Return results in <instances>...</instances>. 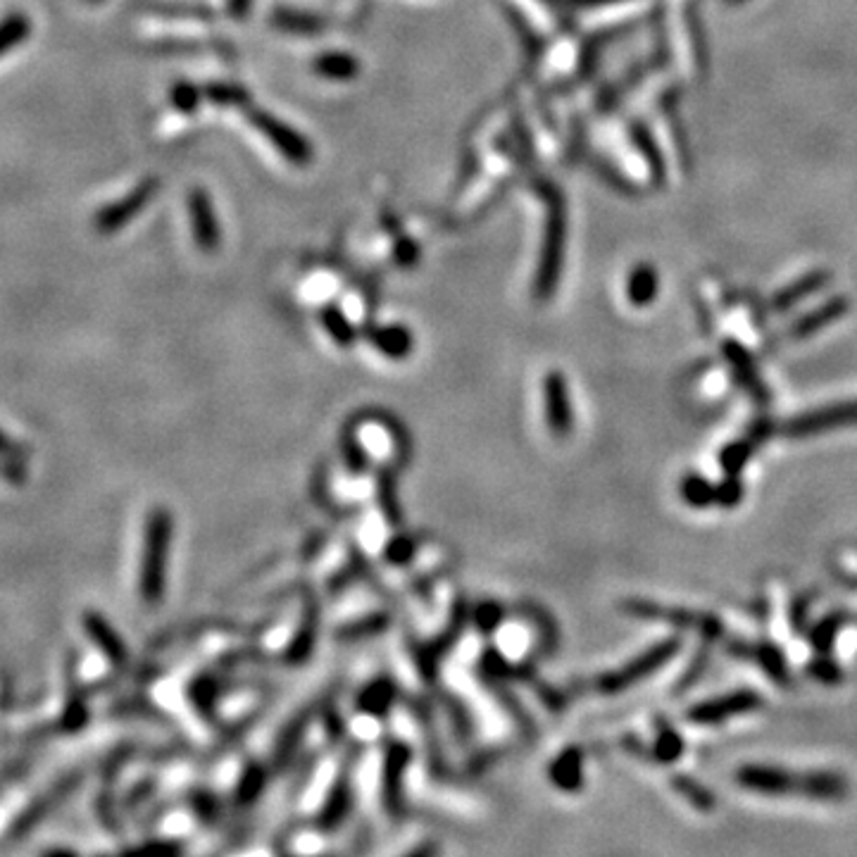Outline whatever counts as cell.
<instances>
[{
    "label": "cell",
    "instance_id": "1",
    "mask_svg": "<svg viewBox=\"0 0 857 857\" xmlns=\"http://www.w3.org/2000/svg\"><path fill=\"white\" fill-rule=\"evenodd\" d=\"M736 784L746 791L765 796H805L812 800H843L850 784L846 774L831 769H808L793 772L784 767L746 765L736 772Z\"/></svg>",
    "mask_w": 857,
    "mask_h": 857
},
{
    "label": "cell",
    "instance_id": "2",
    "mask_svg": "<svg viewBox=\"0 0 857 857\" xmlns=\"http://www.w3.org/2000/svg\"><path fill=\"white\" fill-rule=\"evenodd\" d=\"M172 541V517L167 510H153L148 517L146 543L141 560V596L148 603H158L165 591L167 550Z\"/></svg>",
    "mask_w": 857,
    "mask_h": 857
},
{
    "label": "cell",
    "instance_id": "3",
    "mask_svg": "<svg viewBox=\"0 0 857 857\" xmlns=\"http://www.w3.org/2000/svg\"><path fill=\"white\" fill-rule=\"evenodd\" d=\"M681 650V638L672 636L665 638V641L655 643V646H650L648 650H643L641 655H636L634 660L629 662V665H624L622 669H617V672L605 674V677H600L596 681V688L600 693H619V691H627L629 686L638 684V681H643L650 674H655L662 665H667L669 660L674 658Z\"/></svg>",
    "mask_w": 857,
    "mask_h": 857
},
{
    "label": "cell",
    "instance_id": "4",
    "mask_svg": "<svg viewBox=\"0 0 857 857\" xmlns=\"http://www.w3.org/2000/svg\"><path fill=\"white\" fill-rule=\"evenodd\" d=\"M622 608L631 617L660 619V622H669L679 629L696 631V634L708 638V641H715V638L724 636L722 622H719L715 615H705V612H693V610H684V608H667V605L653 603V600H636V598L627 600Z\"/></svg>",
    "mask_w": 857,
    "mask_h": 857
},
{
    "label": "cell",
    "instance_id": "5",
    "mask_svg": "<svg viewBox=\"0 0 857 857\" xmlns=\"http://www.w3.org/2000/svg\"><path fill=\"white\" fill-rule=\"evenodd\" d=\"M848 427H857V400H843V403L808 410L803 415L786 419L779 431L788 439H808V436L824 434V431Z\"/></svg>",
    "mask_w": 857,
    "mask_h": 857
},
{
    "label": "cell",
    "instance_id": "6",
    "mask_svg": "<svg viewBox=\"0 0 857 857\" xmlns=\"http://www.w3.org/2000/svg\"><path fill=\"white\" fill-rule=\"evenodd\" d=\"M765 705V698L753 688H738V691L724 693V696L700 700L691 705L686 712V719L696 727H717V724L727 722L731 717L748 715V712L760 710Z\"/></svg>",
    "mask_w": 857,
    "mask_h": 857
},
{
    "label": "cell",
    "instance_id": "7",
    "mask_svg": "<svg viewBox=\"0 0 857 857\" xmlns=\"http://www.w3.org/2000/svg\"><path fill=\"white\" fill-rule=\"evenodd\" d=\"M155 186L158 184H155L153 179H148L136 186L134 191H129L124 198L105 205V208L93 217V227H96L100 234H115V231H120L124 224L131 222L136 215H139L143 205H146L150 196L155 193Z\"/></svg>",
    "mask_w": 857,
    "mask_h": 857
},
{
    "label": "cell",
    "instance_id": "8",
    "mask_svg": "<svg viewBox=\"0 0 857 857\" xmlns=\"http://www.w3.org/2000/svg\"><path fill=\"white\" fill-rule=\"evenodd\" d=\"M722 353H724V358L729 360L731 372H734L738 386H741V389L746 391L748 396L753 398L758 405H769V400H772V393H769L767 384L762 381L753 355H750L748 350L736 341L724 343Z\"/></svg>",
    "mask_w": 857,
    "mask_h": 857
},
{
    "label": "cell",
    "instance_id": "9",
    "mask_svg": "<svg viewBox=\"0 0 857 857\" xmlns=\"http://www.w3.org/2000/svg\"><path fill=\"white\" fill-rule=\"evenodd\" d=\"M543 396H546V419L550 431L558 436H567L574 429V410L569 403V393L565 377L558 372H550L543 386Z\"/></svg>",
    "mask_w": 857,
    "mask_h": 857
},
{
    "label": "cell",
    "instance_id": "10",
    "mask_svg": "<svg viewBox=\"0 0 857 857\" xmlns=\"http://www.w3.org/2000/svg\"><path fill=\"white\" fill-rule=\"evenodd\" d=\"M729 650L738 658L758 662L760 669H765L769 677L779 681V684H788L786 658L774 643H734Z\"/></svg>",
    "mask_w": 857,
    "mask_h": 857
},
{
    "label": "cell",
    "instance_id": "11",
    "mask_svg": "<svg viewBox=\"0 0 857 857\" xmlns=\"http://www.w3.org/2000/svg\"><path fill=\"white\" fill-rule=\"evenodd\" d=\"M193 231H196V241L203 250H212L220 241V231H217L215 215H212V205L203 191H196L189 200Z\"/></svg>",
    "mask_w": 857,
    "mask_h": 857
},
{
    "label": "cell",
    "instance_id": "12",
    "mask_svg": "<svg viewBox=\"0 0 857 857\" xmlns=\"http://www.w3.org/2000/svg\"><path fill=\"white\" fill-rule=\"evenodd\" d=\"M846 312H848V300L846 298H834V300H829L827 305H822L819 310H812L810 315L798 319L788 334H791L793 339H805V336L815 334V331L827 327V324L834 322V319L843 317Z\"/></svg>",
    "mask_w": 857,
    "mask_h": 857
},
{
    "label": "cell",
    "instance_id": "13",
    "mask_svg": "<svg viewBox=\"0 0 857 857\" xmlns=\"http://www.w3.org/2000/svg\"><path fill=\"white\" fill-rule=\"evenodd\" d=\"M550 779H553L555 786L565 788V791H577L581 786V779H584L579 750H565V753L553 762V767H550Z\"/></svg>",
    "mask_w": 857,
    "mask_h": 857
},
{
    "label": "cell",
    "instance_id": "14",
    "mask_svg": "<svg viewBox=\"0 0 857 857\" xmlns=\"http://www.w3.org/2000/svg\"><path fill=\"white\" fill-rule=\"evenodd\" d=\"M672 788L679 793L681 798L686 800L688 805H693V808L700 810V812H712L717 808L715 793H712L710 788H705L703 784H700V781H696L693 777H686V774H674Z\"/></svg>",
    "mask_w": 857,
    "mask_h": 857
},
{
    "label": "cell",
    "instance_id": "15",
    "mask_svg": "<svg viewBox=\"0 0 857 857\" xmlns=\"http://www.w3.org/2000/svg\"><path fill=\"white\" fill-rule=\"evenodd\" d=\"M86 631H89V636L98 643L100 650H103L110 660H117V662L124 660V643L120 641V636L108 627V622H105L103 617L98 615L86 617Z\"/></svg>",
    "mask_w": 857,
    "mask_h": 857
},
{
    "label": "cell",
    "instance_id": "16",
    "mask_svg": "<svg viewBox=\"0 0 857 857\" xmlns=\"http://www.w3.org/2000/svg\"><path fill=\"white\" fill-rule=\"evenodd\" d=\"M31 34V22L24 12H12L0 22V58L12 48L22 46Z\"/></svg>",
    "mask_w": 857,
    "mask_h": 857
},
{
    "label": "cell",
    "instance_id": "17",
    "mask_svg": "<svg viewBox=\"0 0 857 857\" xmlns=\"http://www.w3.org/2000/svg\"><path fill=\"white\" fill-rule=\"evenodd\" d=\"M679 493L684 503L691 505V508H710V505H715V484H710L700 474H688V477L681 479Z\"/></svg>",
    "mask_w": 857,
    "mask_h": 857
},
{
    "label": "cell",
    "instance_id": "18",
    "mask_svg": "<svg viewBox=\"0 0 857 857\" xmlns=\"http://www.w3.org/2000/svg\"><path fill=\"white\" fill-rule=\"evenodd\" d=\"M753 450H755V441L748 439V436L746 439L731 441L722 448V453H719V467L724 469V474L738 477V474L743 472V467L750 462V458H753Z\"/></svg>",
    "mask_w": 857,
    "mask_h": 857
},
{
    "label": "cell",
    "instance_id": "19",
    "mask_svg": "<svg viewBox=\"0 0 857 857\" xmlns=\"http://www.w3.org/2000/svg\"><path fill=\"white\" fill-rule=\"evenodd\" d=\"M258 124H260L262 129L267 131V136H270V139L274 143H277V146L281 150H286V155H289V158H293V160H308V146H305V143L300 141L298 136H293L289 129L279 127L277 122L267 120V117H260Z\"/></svg>",
    "mask_w": 857,
    "mask_h": 857
},
{
    "label": "cell",
    "instance_id": "20",
    "mask_svg": "<svg viewBox=\"0 0 857 857\" xmlns=\"http://www.w3.org/2000/svg\"><path fill=\"white\" fill-rule=\"evenodd\" d=\"M829 274H810V277H805L803 281H798V284H793L791 289L779 293L777 298H774V310H788L793 308V305L798 303L800 298L810 296V293H815L817 289H822L824 284H827Z\"/></svg>",
    "mask_w": 857,
    "mask_h": 857
},
{
    "label": "cell",
    "instance_id": "21",
    "mask_svg": "<svg viewBox=\"0 0 857 857\" xmlns=\"http://www.w3.org/2000/svg\"><path fill=\"white\" fill-rule=\"evenodd\" d=\"M655 293H658V274L650 267L641 265L629 279V298L636 305H646L655 298Z\"/></svg>",
    "mask_w": 857,
    "mask_h": 857
},
{
    "label": "cell",
    "instance_id": "22",
    "mask_svg": "<svg viewBox=\"0 0 857 857\" xmlns=\"http://www.w3.org/2000/svg\"><path fill=\"white\" fill-rule=\"evenodd\" d=\"M684 750H686V743H684V738H681L679 731H674L672 727L660 729L658 738H655V750H653L655 758L667 765V762L679 760L681 755H684Z\"/></svg>",
    "mask_w": 857,
    "mask_h": 857
},
{
    "label": "cell",
    "instance_id": "23",
    "mask_svg": "<svg viewBox=\"0 0 857 857\" xmlns=\"http://www.w3.org/2000/svg\"><path fill=\"white\" fill-rule=\"evenodd\" d=\"M374 343H377L379 350H384L386 355H393V358H398V355H405L410 350V334L405 329L391 327V329H381L374 334Z\"/></svg>",
    "mask_w": 857,
    "mask_h": 857
},
{
    "label": "cell",
    "instance_id": "24",
    "mask_svg": "<svg viewBox=\"0 0 857 857\" xmlns=\"http://www.w3.org/2000/svg\"><path fill=\"white\" fill-rule=\"evenodd\" d=\"M843 622H846V617L838 615V612L824 617L822 622H819L817 627L812 629V643H815V648L822 650V653L831 650V646H834V638H836L838 631H841Z\"/></svg>",
    "mask_w": 857,
    "mask_h": 857
},
{
    "label": "cell",
    "instance_id": "25",
    "mask_svg": "<svg viewBox=\"0 0 857 857\" xmlns=\"http://www.w3.org/2000/svg\"><path fill=\"white\" fill-rule=\"evenodd\" d=\"M743 500V484L738 477L727 474L719 484H715V503L722 508H736Z\"/></svg>",
    "mask_w": 857,
    "mask_h": 857
},
{
    "label": "cell",
    "instance_id": "26",
    "mask_svg": "<svg viewBox=\"0 0 857 857\" xmlns=\"http://www.w3.org/2000/svg\"><path fill=\"white\" fill-rule=\"evenodd\" d=\"M808 672L812 674V677L815 679H819V681H824V684H838V681H841V667L836 665V662H831L829 658H819V660H812L810 665H808Z\"/></svg>",
    "mask_w": 857,
    "mask_h": 857
},
{
    "label": "cell",
    "instance_id": "27",
    "mask_svg": "<svg viewBox=\"0 0 857 857\" xmlns=\"http://www.w3.org/2000/svg\"><path fill=\"white\" fill-rule=\"evenodd\" d=\"M322 70L329 72V74H334V77H339V74H343V77H346V74L350 70H353V65H350V62L346 58H339V55H334V58L322 60Z\"/></svg>",
    "mask_w": 857,
    "mask_h": 857
},
{
    "label": "cell",
    "instance_id": "28",
    "mask_svg": "<svg viewBox=\"0 0 857 857\" xmlns=\"http://www.w3.org/2000/svg\"><path fill=\"white\" fill-rule=\"evenodd\" d=\"M174 103L179 105V108L189 110L193 108V103H196V93L189 86H177V91H174Z\"/></svg>",
    "mask_w": 857,
    "mask_h": 857
},
{
    "label": "cell",
    "instance_id": "29",
    "mask_svg": "<svg viewBox=\"0 0 857 857\" xmlns=\"http://www.w3.org/2000/svg\"><path fill=\"white\" fill-rule=\"evenodd\" d=\"M8 448H10V439L3 434V431H0V453H3V450H8Z\"/></svg>",
    "mask_w": 857,
    "mask_h": 857
},
{
    "label": "cell",
    "instance_id": "30",
    "mask_svg": "<svg viewBox=\"0 0 857 857\" xmlns=\"http://www.w3.org/2000/svg\"><path fill=\"white\" fill-rule=\"evenodd\" d=\"M579 3H617V0H579Z\"/></svg>",
    "mask_w": 857,
    "mask_h": 857
}]
</instances>
